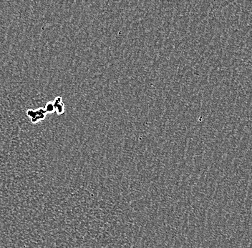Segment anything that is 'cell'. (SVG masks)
Here are the masks:
<instances>
[{"label":"cell","mask_w":252,"mask_h":248,"mask_svg":"<svg viewBox=\"0 0 252 248\" xmlns=\"http://www.w3.org/2000/svg\"><path fill=\"white\" fill-rule=\"evenodd\" d=\"M53 103H54L55 111L59 115L64 112V106L61 97H57Z\"/></svg>","instance_id":"6da1fadb"},{"label":"cell","mask_w":252,"mask_h":248,"mask_svg":"<svg viewBox=\"0 0 252 248\" xmlns=\"http://www.w3.org/2000/svg\"><path fill=\"white\" fill-rule=\"evenodd\" d=\"M45 111L48 113L54 112L55 111L54 103H48V104L47 105L46 110Z\"/></svg>","instance_id":"7a4b0ae2"}]
</instances>
